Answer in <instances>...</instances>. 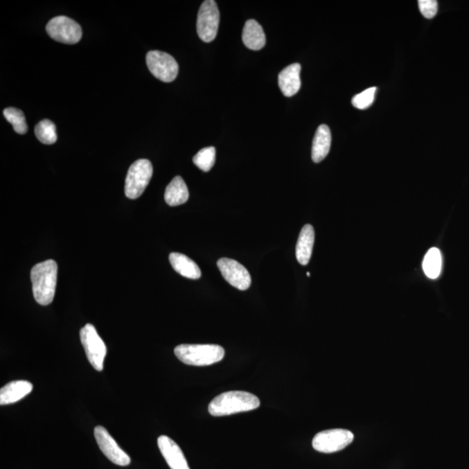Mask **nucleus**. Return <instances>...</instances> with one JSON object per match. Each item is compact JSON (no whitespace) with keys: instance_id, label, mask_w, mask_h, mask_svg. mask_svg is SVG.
I'll use <instances>...</instances> for the list:
<instances>
[{"instance_id":"1","label":"nucleus","mask_w":469,"mask_h":469,"mask_svg":"<svg viewBox=\"0 0 469 469\" xmlns=\"http://www.w3.org/2000/svg\"><path fill=\"white\" fill-rule=\"evenodd\" d=\"M260 406V400L253 393L245 391H229L221 393L209 404L212 416H231L233 414L251 412Z\"/></svg>"},{"instance_id":"2","label":"nucleus","mask_w":469,"mask_h":469,"mask_svg":"<svg viewBox=\"0 0 469 469\" xmlns=\"http://www.w3.org/2000/svg\"><path fill=\"white\" fill-rule=\"evenodd\" d=\"M57 265L54 260L37 263L30 272L34 299L40 306L53 303L56 291Z\"/></svg>"},{"instance_id":"3","label":"nucleus","mask_w":469,"mask_h":469,"mask_svg":"<svg viewBox=\"0 0 469 469\" xmlns=\"http://www.w3.org/2000/svg\"><path fill=\"white\" fill-rule=\"evenodd\" d=\"M174 353L187 365L209 366L221 362L225 351L215 344H181L175 348Z\"/></svg>"},{"instance_id":"4","label":"nucleus","mask_w":469,"mask_h":469,"mask_svg":"<svg viewBox=\"0 0 469 469\" xmlns=\"http://www.w3.org/2000/svg\"><path fill=\"white\" fill-rule=\"evenodd\" d=\"M152 173V164L148 159H139L133 163L125 179V196L130 200H136L141 196L148 186Z\"/></svg>"},{"instance_id":"5","label":"nucleus","mask_w":469,"mask_h":469,"mask_svg":"<svg viewBox=\"0 0 469 469\" xmlns=\"http://www.w3.org/2000/svg\"><path fill=\"white\" fill-rule=\"evenodd\" d=\"M82 345L89 362L96 371H102L107 348L104 341L99 337L97 330L91 324H87L80 330Z\"/></svg>"},{"instance_id":"6","label":"nucleus","mask_w":469,"mask_h":469,"mask_svg":"<svg viewBox=\"0 0 469 469\" xmlns=\"http://www.w3.org/2000/svg\"><path fill=\"white\" fill-rule=\"evenodd\" d=\"M354 441V434L347 430L335 429L321 431L312 441L315 450L331 454L347 448Z\"/></svg>"},{"instance_id":"7","label":"nucleus","mask_w":469,"mask_h":469,"mask_svg":"<svg viewBox=\"0 0 469 469\" xmlns=\"http://www.w3.org/2000/svg\"><path fill=\"white\" fill-rule=\"evenodd\" d=\"M146 64L153 76L166 83L176 80L179 64L171 55L160 51H150L146 55Z\"/></svg>"},{"instance_id":"8","label":"nucleus","mask_w":469,"mask_h":469,"mask_svg":"<svg viewBox=\"0 0 469 469\" xmlns=\"http://www.w3.org/2000/svg\"><path fill=\"white\" fill-rule=\"evenodd\" d=\"M220 13L217 2L214 0H206L202 4L198 12L197 30L198 36L204 42L210 43L217 37Z\"/></svg>"},{"instance_id":"9","label":"nucleus","mask_w":469,"mask_h":469,"mask_svg":"<svg viewBox=\"0 0 469 469\" xmlns=\"http://www.w3.org/2000/svg\"><path fill=\"white\" fill-rule=\"evenodd\" d=\"M46 32L51 39L67 44H77L82 37L81 26L66 16L51 19L47 24Z\"/></svg>"},{"instance_id":"10","label":"nucleus","mask_w":469,"mask_h":469,"mask_svg":"<svg viewBox=\"0 0 469 469\" xmlns=\"http://www.w3.org/2000/svg\"><path fill=\"white\" fill-rule=\"evenodd\" d=\"M218 267L224 278L233 287L240 290H246L251 287V276L247 269L236 260L219 259Z\"/></svg>"},{"instance_id":"11","label":"nucleus","mask_w":469,"mask_h":469,"mask_svg":"<svg viewBox=\"0 0 469 469\" xmlns=\"http://www.w3.org/2000/svg\"><path fill=\"white\" fill-rule=\"evenodd\" d=\"M94 436L103 454L113 463L118 466H128L131 463V458L118 446L104 427H96Z\"/></svg>"},{"instance_id":"12","label":"nucleus","mask_w":469,"mask_h":469,"mask_svg":"<svg viewBox=\"0 0 469 469\" xmlns=\"http://www.w3.org/2000/svg\"><path fill=\"white\" fill-rule=\"evenodd\" d=\"M157 444L170 469H191L182 450L172 439L161 436L157 439Z\"/></svg>"},{"instance_id":"13","label":"nucleus","mask_w":469,"mask_h":469,"mask_svg":"<svg viewBox=\"0 0 469 469\" xmlns=\"http://www.w3.org/2000/svg\"><path fill=\"white\" fill-rule=\"evenodd\" d=\"M301 64H292L284 68L278 76V84L281 91L286 97H292L299 91L301 88Z\"/></svg>"},{"instance_id":"14","label":"nucleus","mask_w":469,"mask_h":469,"mask_svg":"<svg viewBox=\"0 0 469 469\" xmlns=\"http://www.w3.org/2000/svg\"><path fill=\"white\" fill-rule=\"evenodd\" d=\"M33 385L27 381H15L0 389V404L8 405L18 402L33 391Z\"/></svg>"},{"instance_id":"15","label":"nucleus","mask_w":469,"mask_h":469,"mask_svg":"<svg viewBox=\"0 0 469 469\" xmlns=\"http://www.w3.org/2000/svg\"><path fill=\"white\" fill-rule=\"evenodd\" d=\"M315 242V231L312 225H304L300 232L296 248L297 261L300 265H307L312 255Z\"/></svg>"},{"instance_id":"16","label":"nucleus","mask_w":469,"mask_h":469,"mask_svg":"<svg viewBox=\"0 0 469 469\" xmlns=\"http://www.w3.org/2000/svg\"><path fill=\"white\" fill-rule=\"evenodd\" d=\"M242 42L251 50L259 51L265 47V33L261 25L256 20L249 19L246 21L244 30H242Z\"/></svg>"},{"instance_id":"17","label":"nucleus","mask_w":469,"mask_h":469,"mask_svg":"<svg viewBox=\"0 0 469 469\" xmlns=\"http://www.w3.org/2000/svg\"><path fill=\"white\" fill-rule=\"evenodd\" d=\"M170 263L175 272L189 279H200L201 270L197 263L181 253L173 252L169 256Z\"/></svg>"},{"instance_id":"18","label":"nucleus","mask_w":469,"mask_h":469,"mask_svg":"<svg viewBox=\"0 0 469 469\" xmlns=\"http://www.w3.org/2000/svg\"><path fill=\"white\" fill-rule=\"evenodd\" d=\"M331 145L330 130L326 125H321L317 130L313 140L312 159L315 163H320L330 152Z\"/></svg>"},{"instance_id":"19","label":"nucleus","mask_w":469,"mask_h":469,"mask_svg":"<svg viewBox=\"0 0 469 469\" xmlns=\"http://www.w3.org/2000/svg\"><path fill=\"white\" fill-rule=\"evenodd\" d=\"M164 200L170 206H179L189 200V190L182 177L177 176L166 187Z\"/></svg>"},{"instance_id":"20","label":"nucleus","mask_w":469,"mask_h":469,"mask_svg":"<svg viewBox=\"0 0 469 469\" xmlns=\"http://www.w3.org/2000/svg\"><path fill=\"white\" fill-rule=\"evenodd\" d=\"M423 268L424 273L430 279L439 277L443 268V258L437 248H431L423 259Z\"/></svg>"},{"instance_id":"21","label":"nucleus","mask_w":469,"mask_h":469,"mask_svg":"<svg viewBox=\"0 0 469 469\" xmlns=\"http://www.w3.org/2000/svg\"><path fill=\"white\" fill-rule=\"evenodd\" d=\"M35 135L44 145H53L57 139L56 125L49 119H44L35 126Z\"/></svg>"},{"instance_id":"22","label":"nucleus","mask_w":469,"mask_h":469,"mask_svg":"<svg viewBox=\"0 0 469 469\" xmlns=\"http://www.w3.org/2000/svg\"><path fill=\"white\" fill-rule=\"evenodd\" d=\"M6 121H8L10 124H12L15 131L18 133V134L23 135L26 134L27 131H28V126L26 125L25 114L20 109L15 107H9L4 109L3 112Z\"/></svg>"},{"instance_id":"23","label":"nucleus","mask_w":469,"mask_h":469,"mask_svg":"<svg viewBox=\"0 0 469 469\" xmlns=\"http://www.w3.org/2000/svg\"><path fill=\"white\" fill-rule=\"evenodd\" d=\"M215 161V149L214 147H206L202 149L193 157L195 166L200 170L208 172L214 166Z\"/></svg>"},{"instance_id":"24","label":"nucleus","mask_w":469,"mask_h":469,"mask_svg":"<svg viewBox=\"0 0 469 469\" xmlns=\"http://www.w3.org/2000/svg\"><path fill=\"white\" fill-rule=\"evenodd\" d=\"M375 91L376 87H371L361 92V94L355 95V97L352 98V105H353L355 108L360 109H365L371 107L375 100Z\"/></svg>"},{"instance_id":"25","label":"nucleus","mask_w":469,"mask_h":469,"mask_svg":"<svg viewBox=\"0 0 469 469\" xmlns=\"http://www.w3.org/2000/svg\"><path fill=\"white\" fill-rule=\"evenodd\" d=\"M421 13L426 19H433L438 12V3L436 0H419Z\"/></svg>"},{"instance_id":"26","label":"nucleus","mask_w":469,"mask_h":469,"mask_svg":"<svg viewBox=\"0 0 469 469\" xmlns=\"http://www.w3.org/2000/svg\"><path fill=\"white\" fill-rule=\"evenodd\" d=\"M307 276H310V272H308V273H307Z\"/></svg>"}]
</instances>
